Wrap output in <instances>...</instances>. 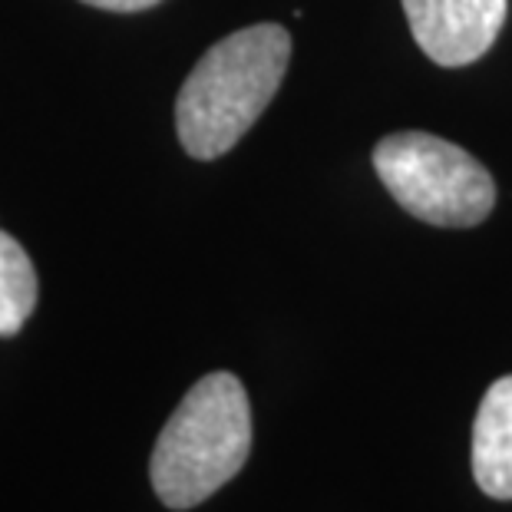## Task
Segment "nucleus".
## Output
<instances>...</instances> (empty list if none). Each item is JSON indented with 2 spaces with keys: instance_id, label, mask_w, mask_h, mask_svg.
Instances as JSON below:
<instances>
[{
  "instance_id": "1",
  "label": "nucleus",
  "mask_w": 512,
  "mask_h": 512,
  "mask_svg": "<svg viewBox=\"0 0 512 512\" xmlns=\"http://www.w3.org/2000/svg\"><path fill=\"white\" fill-rule=\"evenodd\" d=\"M291 60V34L281 24L235 30L205 50L176 100V133L192 159H219L275 100Z\"/></svg>"
},
{
  "instance_id": "2",
  "label": "nucleus",
  "mask_w": 512,
  "mask_h": 512,
  "mask_svg": "<svg viewBox=\"0 0 512 512\" xmlns=\"http://www.w3.org/2000/svg\"><path fill=\"white\" fill-rule=\"evenodd\" d=\"M252 453V407L228 370L202 377L162 427L149 479L169 509H192L235 479Z\"/></svg>"
},
{
  "instance_id": "3",
  "label": "nucleus",
  "mask_w": 512,
  "mask_h": 512,
  "mask_svg": "<svg viewBox=\"0 0 512 512\" xmlns=\"http://www.w3.org/2000/svg\"><path fill=\"white\" fill-rule=\"evenodd\" d=\"M374 169L400 209L427 225L473 228L496 205V182L483 162L433 133L384 136L374 146Z\"/></svg>"
},
{
  "instance_id": "4",
  "label": "nucleus",
  "mask_w": 512,
  "mask_h": 512,
  "mask_svg": "<svg viewBox=\"0 0 512 512\" xmlns=\"http://www.w3.org/2000/svg\"><path fill=\"white\" fill-rule=\"evenodd\" d=\"M417 47L437 67L486 57L506 24L509 0H400Z\"/></svg>"
},
{
  "instance_id": "5",
  "label": "nucleus",
  "mask_w": 512,
  "mask_h": 512,
  "mask_svg": "<svg viewBox=\"0 0 512 512\" xmlns=\"http://www.w3.org/2000/svg\"><path fill=\"white\" fill-rule=\"evenodd\" d=\"M473 476L493 499H512V374L483 394L473 423Z\"/></svg>"
},
{
  "instance_id": "6",
  "label": "nucleus",
  "mask_w": 512,
  "mask_h": 512,
  "mask_svg": "<svg viewBox=\"0 0 512 512\" xmlns=\"http://www.w3.org/2000/svg\"><path fill=\"white\" fill-rule=\"evenodd\" d=\"M37 271L27 248L0 228V337H14L37 308Z\"/></svg>"
},
{
  "instance_id": "7",
  "label": "nucleus",
  "mask_w": 512,
  "mask_h": 512,
  "mask_svg": "<svg viewBox=\"0 0 512 512\" xmlns=\"http://www.w3.org/2000/svg\"><path fill=\"white\" fill-rule=\"evenodd\" d=\"M86 7H100V10H113V14H139V10H149L162 4V0H80Z\"/></svg>"
}]
</instances>
